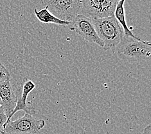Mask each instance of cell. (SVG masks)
<instances>
[{
    "instance_id": "cell-4",
    "label": "cell",
    "mask_w": 151,
    "mask_h": 134,
    "mask_svg": "<svg viewBox=\"0 0 151 134\" xmlns=\"http://www.w3.org/2000/svg\"><path fill=\"white\" fill-rule=\"evenodd\" d=\"M44 5L53 16L71 22L80 14L81 0H42Z\"/></svg>"
},
{
    "instance_id": "cell-7",
    "label": "cell",
    "mask_w": 151,
    "mask_h": 134,
    "mask_svg": "<svg viewBox=\"0 0 151 134\" xmlns=\"http://www.w3.org/2000/svg\"><path fill=\"white\" fill-rule=\"evenodd\" d=\"M35 88V83L31 81L30 79L25 77L23 78V81L21 83L19 88V95L17 97V102L16 106L14 108L13 112L10 114L8 120L6 122L10 120L13 115L18 111H24L25 113L34 115L35 114V110L34 107L29 106L27 105V99L29 93L34 90Z\"/></svg>"
},
{
    "instance_id": "cell-14",
    "label": "cell",
    "mask_w": 151,
    "mask_h": 134,
    "mask_svg": "<svg viewBox=\"0 0 151 134\" xmlns=\"http://www.w3.org/2000/svg\"><path fill=\"white\" fill-rule=\"evenodd\" d=\"M0 106H2V102H1V99H0Z\"/></svg>"
},
{
    "instance_id": "cell-12",
    "label": "cell",
    "mask_w": 151,
    "mask_h": 134,
    "mask_svg": "<svg viewBox=\"0 0 151 134\" xmlns=\"http://www.w3.org/2000/svg\"><path fill=\"white\" fill-rule=\"evenodd\" d=\"M7 119L8 117L6 116L4 109L2 106H0V133L1 134L3 133V129H4Z\"/></svg>"
},
{
    "instance_id": "cell-13",
    "label": "cell",
    "mask_w": 151,
    "mask_h": 134,
    "mask_svg": "<svg viewBox=\"0 0 151 134\" xmlns=\"http://www.w3.org/2000/svg\"><path fill=\"white\" fill-rule=\"evenodd\" d=\"M143 134H151V128H150V125H149L147 127L144 129V131H143Z\"/></svg>"
},
{
    "instance_id": "cell-2",
    "label": "cell",
    "mask_w": 151,
    "mask_h": 134,
    "mask_svg": "<svg viewBox=\"0 0 151 134\" xmlns=\"http://www.w3.org/2000/svg\"><path fill=\"white\" fill-rule=\"evenodd\" d=\"M116 52L120 58L129 61L146 60L150 57L151 43L139 38L124 36L116 46Z\"/></svg>"
},
{
    "instance_id": "cell-10",
    "label": "cell",
    "mask_w": 151,
    "mask_h": 134,
    "mask_svg": "<svg viewBox=\"0 0 151 134\" xmlns=\"http://www.w3.org/2000/svg\"><path fill=\"white\" fill-rule=\"evenodd\" d=\"M125 1V0H120L118 1L116 7V9H115L114 16L118 21V22L121 25L122 28H123L124 36H130V37L134 38H139L138 37L135 36V35L132 33V31L127 27L124 10Z\"/></svg>"
},
{
    "instance_id": "cell-5",
    "label": "cell",
    "mask_w": 151,
    "mask_h": 134,
    "mask_svg": "<svg viewBox=\"0 0 151 134\" xmlns=\"http://www.w3.org/2000/svg\"><path fill=\"white\" fill-rule=\"evenodd\" d=\"M120 0H81L80 14L91 18L113 16Z\"/></svg>"
},
{
    "instance_id": "cell-8",
    "label": "cell",
    "mask_w": 151,
    "mask_h": 134,
    "mask_svg": "<svg viewBox=\"0 0 151 134\" xmlns=\"http://www.w3.org/2000/svg\"><path fill=\"white\" fill-rule=\"evenodd\" d=\"M0 99L2 102V106L9 119L17 102V96L10 80L0 83Z\"/></svg>"
},
{
    "instance_id": "cell-1",
    "label": "cell",
    "mask_w": 151,
    "mask_h": 134,
    "mask_svg": "<svg viewBox=\"0 0 151 134\" xmlns=\"http://www.w3.org/2000/svg\"><path fill=\"white\" fill-rule=\"evenodd\" d=\"M91 20L97 35L104 43V50H108L119 44L124 38V32L114 16Z\"/></svg>"
},
{
    "instance_id": "cell-3",
    "label": "cell",
    "mask_w": 151,
    "mask_h": 134,
    "mask_svg": "<svg viewBox=\"0 0 151 134\" xmlns=\"http://www.w3.org/2000/svg\"><path fill=\"white\" fill-rule=\"evenodd\" d=\"M45 121L25 113L16 121L6 122L3 134H35L45 127Z\"/></svg>"
},
{
    "instance_id": "cell-11",
    "label": "cell",
    "mask_w": 151,
    "mask_h": 134,
    "mask_svg": "<svg viewBox=\"0 0 151 134\" xmlns=\"http://www.w3.org/2000/svg\"><path fill=\"white\" fill-rule=\"evenodd\" d=\"M10 80V74L9 70L0 63V83Z\"/></svg>"
},
{
    "instance_id": "cell-6",
    "label": "cell",
    "mask_w": 151,
    "mask_h": 134,
    "mask_svg": "<svg viewBox=\"0 0 151 134\" xmlns=\"http://www.w3.org/2000/svg\"><path fill=\"white\" fill-rule=\"evenodd\" d=\"M69 28L87 41L96 43L102 48L104 47V43L96 34L91 18L78 14L71 21Z\"/></svg>"
},
{
    "instance_id": "cell-9",
    "label": "cell",
    "mask_w": 151,
    "mask_h": 134,
    "mask_svg": "<svg viewBox=\"0 0 151 134\" xmlns=\"http://www.w3.org/2000/svg\"><path fill=\"white\" fill-rule=\"evenodd\" d=\"M34 14L37 20L43 23H53L61 26H70L71 25V22L61 20L53 16L46 7L40 10L35 9Z\"/></svg>"
}]
</instances>
